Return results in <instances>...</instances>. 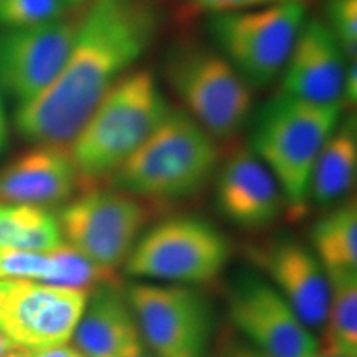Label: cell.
I'll list each match as a JSON object with an SVG mask.
<instances>
[{"label": "cell", "instance_id": "6da1fadb", "mask_svg": "<svg viewBox=\"0 0 357 357\" xmlns=\"http://www.w3.org/2000/svg\"><path fill=\"white\" fill-rule=\"evenodd\" d=\"M162 22L159 0H91L63 70L15 109L22 139L43 146L73 141L101 98L149 52Z\"/></svg>", "mask_w": 357, "mask_h": 357}, {"label": "cell", "instance_id": "7a4b0ae2", "mask_svg": "<svg viewBox=\"0 0 357 357\" xmlns=\"http://www.w3.org/2000/svg\"><path fill=\"white\" fill-rule=\"evenodd\" d=\"M220 162L217 139L184 109L162 123L113 174L114 187L146 202H171L199 194Z\"/></svg>", "mask_w": 357, "mask_h": 357}, {"label": "cell", "instance_id": "3957f363", "mask_svg": "<svg viewBox=\"0 0 357 357\" xmlns=\"http://www.w3.org/2000/svg\"><path fill=\"white\" fill-rule=\"evenodd\" d=\"M169 109L153 71H128L101 98L71 141L70 154L82 182L113 176L162 123Z\"/></svg>", "mask_w": 357, "mask_h": 357}, {"label": "cell", "instance_id": "277c9868", "mask_svg": "<svg viewBox=\"0 0 357 357\" xmlns=\"http://www.w3.org/2000/svg\"><path fill=\"white\" fill-rule=\"evenodd\" d=\"M341 118L342 105H316L278 93L253 119L250 149L273 174L294 218L306 212L312 166Z\"/></svg>", "mask_w": 357, "mask_h": 357}, {"label": "cell", "instance_id": "5b68a950", "mask_svg": "<svg viewBox=\"0 0 357 357\" xmlns=\"http://www.w3.org/2000/svg\"><path fill=\"white\" fill-rule=\"evenodd\" d=\"M162 71L184 111L213 139H230L247 124L252 86L215 47L197 40L174 43L164 55Z\"/></svg>", "mask_w": 357, "mask_h": 357}, {"label": "cell", "instance_id": "8992f818", "mask_svg": "<svg viewBox=\"0 0 357 357\" xmlns=\"http://www.w3.org/2000/svg\"><path fill=\"white\" fill-rule=\"evenodd\" d=\"M305 20L306 3L296 0L211 15L207 30L250 86L265 88L283 73Z\"/></svg>", "mask_w": 357, "mask_h": 357}, {"label": "cell", "instance_id": "52a82bcc", "mask_svg": "<svg viewBox=\"0 0 357 357\" xmlns=\"http://www.w3.org/2000/svg\"><path fill=\"white\" fill-rule=\"evenodd\" d=\"M229 238L200 217H172L151 227L129 253L126 271L137 278L174 284H205L230 260Z\"/></svg>", "mask_w": 357, "mask_h": 357}, {"label": "cell", "instance_id": "ba28073f", "mask_svg": "<svg viewBox=\"0 0 357 357\" xmlns=\"http://www.w3.org/2000/svg\"><path fill=\"white\" fill-rule=\"evenodd\" d=\"M149 220L151 205L118 187L83 192L58 215L66 243L113 270L126 263Z\"/></svg>", "mask_w": 357, "mask_h": 357}, {"label": "cell", "instance_id": "9c48e42d", "mask_svg": "<svg viewBox=\"0 0 357 357\" xmlns=\"http://www.w3.org/2000/svg\"><path fill=\"white\" fill-rule=\"evenodd\" d=\"M126 294L155 357H207L213 319L199 291L185 284L136 283Z\"/></svg>", "mask_w": 357, "mask_h": 357}, {"label": "cell", "instance_id": "30bf717a", "mask_svg": "<svg viewBox=\"0 0 357 357\" xmlns=\"http://www.w3.org/2000/svg\"><path fill=\"white\" fill-rule=\"evenodd\" d=\"M88 294L32 280H0V333L29 351L73 337Z\"/></svg>", "mask_w": 357, "mask_h": 357}, {"label": "cell", "instance_id": "8fae6325", "mask_svg": "<svg viewBox=\"0 0 357 357\" xmlns=\"http://www.w3.org/2000/svg\"><path fill=\"white\" fill-rule=\"evenodd\" d=\"M78 24L61 17L26 29H0V89L17 108L35 100L60 75Z\"/></svg>", "mask_w": 357, "mask_h": 357}, {"label": "cell", "instance_id": "7c38bea8", "mask_svg": "<svg viewBox=\"0 0 357 357\" xmlns=\"http://www.w3.org/2000/svg\"><path fill=\"white\" fill-rule=\"evenodd\" d=\"M231 323L265 357H312L318 339L266 280L242 275L229 289Z\"/></svg>", "mask_w": 357, "mask_h": 357}, {"label": "cell", "instance_id": "4fadbf2b", "mask_svg": "<svg viewBox=\"0 0 357 357\" xmlns=\"http://www.w3.org/2000/svg\"><path fill=\"white\" fill-rule=\"evenodd\" d=\"M347 63L328 25L306 19L281 73V93L316 105H342Z\"/></svg>", "mask_w": 357, "mask_h": 357}, {"label": "cell", "instance_id": "5bb4252c", "mask_svg": "<svg viewBox=\"0 0 357 357\" xmlns=\"http://www.w3.org/2000/svg\"><path fill=\"white\" fill-rule=\"evenodd\" d=\"M253 257L298 318L310 329L321 328L329 305V280L312 250L280 236L253 250Z\"/></svg>", "mask_w": 357, "mask_h": 357}, {"label": "cell", "instance_id": "9a60e30c", "mask_svg": "<svg viewBox=\"0 0 357 357\" xmlns=\"http://www.w3.org/2000/svg\"><path fill=\"white\" fill-rule=\"evenodd\" d=\"M218 212L247 230L271 225L287 207L281 189L250 147H238L223 160L215 182Z\"/></svg>", "mask_w": 357, "mask_h": 357}, {"label": "cell", "instance_id": "2e32d148", "mask_svg": "<svg viewBox=\"0 0 357 357\" xmlns=\"http://www.w3.org/2000/svg\"><path fill=\"white\" fill-rule=\"evenodd\" d=\"M79 184L65 146L33 144L0 167V202L48 208L71 200Z\"/></svg>", "mask_w": 357, "mask_h": 357}, {"label": "cell", "instance_id": "e0dca14e", "mask_svg": "<svg viewBox=\"0 0 357 357\" xmlns=\"http://www.w3.org/2000/svg\"><path fill=\"white\" fill-rule=\"evenodd\" d=\"M73 339L84 357H137L146 349L126 289L119 284L89 294Z\"/></svg>", "mask_w": 357, "mask_h": 357}, {"label": "cell", "instance_id": "ac0fdd59", "mask_svg": "<svg viewBox=\"0 0 357 357\" xmlns=\"http://www.w3.org/2000/svg\"><path fill=\"white\" fill-rule=\"evenodd\" d=\"M357 171V121L346 114L334 129L312 166L307 202L329 207L339 202L354 185Z\"/></svg>", "mask_w": 357, "mask_h": 357}, {"label": "cell", "instance_id": "d6986e66", "mask_svg": "<svg viewBox=\"0 0 357 357\" xmlns=\"http://www.w3.org/2000/svg\"><path fill=\"white\" fill-rule=\"evenodd\" d=\"M312 253L326 275L357 273V207L356 200L324 213L311 230Z\"/></svg>", "mask_w": 357, "mask_h": 357}, {"label": "cell", "instance_id": "ffe728a7", "mask_svg": "<svg viewBox=\"0 0 357 357\" xmlns=\"http://www.w3.org/2000/svg\"><path fill=\"white\" fill-rule=\"evenodd\" d=\"M58 217L25 204L0 205V250L48 253L63 243Z\"/></svg>", "mask_w": 357, "mask_h": 357}, {"label": "cell", "instance_id": "44dd1931", "mask_svg": "<svg viewBox=\"0 0 357 357\" xmlns=\"http://www.w3.org/2000/svg\"><path fill=\"white\" fill-rule=\"evenodd\" d=\"M329 305L321 352L357 357V273L329 275Z\"/></svg>", "mask_w": 357, "mask_h": 357}, {"label": "cell", "instance_id": "7402d4cb", "mask_svg": "<svg viewBox=\"0 0 357 357\" xmlns=\"http://www.w3.org/2000/svg\"><path fill=\"white\" fill-rule=\"evenodd\" d=\"M50 253L53 271L48 284L78 289L84 294L95 293L96 289L119 284L116 270L106 268L89 260L82 252L63 242L60 247L52 250Z\"/></svg>", "mask_w": 357, "mask_h": 357}, {"label": "cell", "instance_id": "603a6c76", "mask_svg": "<svg viewBox=\"0 0 357 357\" xmlns=\"http://www.w3.org/2000/svg\"><path fill=\"white\" fill-rule=\"evenodd\" d=\"M63 0H0V29H26L65 17Z\"/></svg>", "mask_w": 357, "mask_h": 357}, {"label": "cell", "instance_id": "cb8c5ba5", "mask_svg": "<svg viewBox=\"0 0 357 357\" xmlns=\"http://www.w3.org/2000/svg\"><path fill=\"white\" fill-rule=\"evenodd\" d=\"M324 24L344 53L347 61L357 56V0H326Z\"/></svg>", "mask_w": 357, "mask_h": 357}, {"label": "cell", "instance_id": "d4e9b609", "mask_svg": "<svg viewBox=\"0 0 357 357\" xmlns=\"http://www.w3.org/2000/svg\"><path fill=\"white\" fill-rule=\"evenodd\" d=\"M53 271L50 253L0 250V278L48 283Z\"/></svg>", "mask_w": 357, "mask_h": 357}, {"label": "cell", "instance_id": "484cf974", "mask_svg": "<svg viewBox=\"0 0 357 357\" xmlns=\"http://www.w3.org/2000/svg\"><path fill=\"white\" fill-rule=\"evenodd\" d=\"M284 2H296V0H182V15L192 19L199 13L217 15V13L252 10V8L276 6V3Z\"/></svg>", "mask_w": 357, "mask_h": 357}, {"label": "cell", "instance_id": "4316f807", "mask_svg": "<svg viewBox=\"0 0 357 357\" xmlns=\"http://www.w3.org/2000/svg\"><path fill=\"white\" fill-rule=\"evenodd\" d=\"M357 100V63L349 61L346 68L344 88H342V105L354 106Z\"/></svg>", "mask_w": 357, "mask_h": 357}, {"label": "cell", "instance_id": "83f0119b", "mask_svg": "<svg viewBox=\"0 0 357 357\" xmlns=\"http://www.w3.org/2000/svg\"><path fill=\"white\" fill-rule=\"evenodd\" d=\"M19 357H84L82 352L75 347L70 346H55L48 347V349H38V351H29L25 349Z\"/></svg>", "mask_w": 357, "mask_h": 357}, {"label": "cell", "instance_id": "f1b7e54d", "mask_svg": "<svg viewBox=\"0 0 357 357\" xmlns=\"http://www.w3.org/2000/svg\"><path fill=\"white\" fill-rule=\"evenodd\" d=\"M8 142H10V128H8L6 105H3L2 89H0V155L8 149Z\"/></svg>", "mask_w": 357, "mask_h": 357}, {"label": "cell", "instance_id": "f546056e", "mask_svg": "<svg viewBox=\"0 0 357 357\" xmlns=\"http://www.w3.org/2000/svg\"><path fill=\"white\" fill-rule=\"evenodd\" d=\"M24 351L25 347L15 344V342H12L10 339L0 333V357H19Z\"/></svg>", "mask_w": 357, "mask_h": 357}, {"label": "cell", "instance_id": "4dcf8cb0", "mask_svg": "<svg viewBox=\"0 0 357 357\" xmlns=\"http://www.w3.org/2000/svg\"><path fill=\"white\" fill-rule=\"evenodd\" d=\"M225 357H265L253 346H236Z\"/></svg>", "mask_w": 357, "mask_h": 357}, {"label": "cell", "instance_id": "1f68e13d", "mask_svg": "<svg viewBox=\"0 0 357 357\" xmlns=\"http://www.w3.org/2000/svg\"><path fill=\"white\" fill-rule=\"evenodd\" d=\"M91 2V0H63V3L66 7H82V6H84V3H88Z\"/></svg>", "mask_w": 357, "mask_h": 357}, {"label": "cell", "instance_id": "d6a6232c", "mask_svg": "<svg viewBox=\"0 0 357 357\" xmlns=\"http://www.w3.org/2000/svg\"><path fill=\"white\" fill-rule=\"evenodd\" d=\"M312 357H339V356H334V354H328V352H321V351H318L316 352L314 356Z\"/></svg>", "mask_w": 357, "mask_h": 357}, {"label": "cell", "instance_id": "836d02e7", "mask_svg": "<svg viewBox=\"0 0 357 357\" xmlns=\"http://www.w3.org/2000/svg\"><path fill=\"white\" fill-rule=\"evenodd\" d=\"M137 357H155V356H147V354H141V356H137Z\"/></svg>", "mask_w": 357, "mask_h": 357}, {"label": "cell", "instance_id": "e575fe53", "mask_svg": "<svg viewBox=\"0 0 357 357\" xmlns=\"http://www.w3.org/2000/svg\"><path fill=\"white\" fill-rule=\"evenodd\" d=\"M0 205H2V204H0Z\"/></svg>", "mask_w": 357, "mask_h": 357}]
</instances>
